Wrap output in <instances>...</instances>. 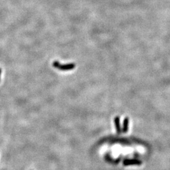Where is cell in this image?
<instances>
[{"label":"cell","instance_id":"cell-1","mask_svg":"<svg viewBox=\"0 0 170 170\" xmlns=\"http://www.w3.org/2000/svg\"><path fill=\"white\" fill-rule=\"evenodd\" d=\"M53 66L56 68H58L60 70H62V71H67V70H71L75 68L74 64H67L62 65L58 61H54L53 62Z\"/></svg>","mask_w":170,"mask_h":170},{"label":"cell","instance_id":"cell-2","mask_svg":"<svg viewBox=\"0 0 170 170\" xmlns=\"http://www.w3.org/2000/svg\"><path fill=\"white\" fill-rule=\"evenodd\" d=\"M142 162L138 160H126L124 161V165L125 166H128V165H139L141 164Z\"/></svg>","mask_w":170,"mask_h":170},{"label":"cell","instance_id":"cell-3","mask_svg":"<svg viewBox=\"0 0 170 170\" xmlns=\"http://www.w3.org/2000/svg\"><path fill=\"white\" fill-rule=\"evenodd\" d=\"M114 122H115V126H116V132L118 134H119L120 132V118H119L118 116H116V117L114 118Z\"/></svg>","mask_w":170,"mask_h":170},{"label":"cell","instance_id":"cell-4","mask_svg":"<svg viewBox=\"0 0 170 170\" xmlns=\"http://www.w3.org/2000/svg\"><path fill=\"white\" fill-rule=\"evenodd\" d=\"M128 118H126L124 120L123 124V132H127L128 130Z\"/></svg>","mask_w":170,"mask_h":170},{"label":"cell","instance_id":"cell-5","mask_svg":"<svg viewBox=\"0 0 170 170\" xmlns=\"http://www.w3.org/2000/svg\"><path fill=\"white\" fill-rule=\"evenodd\" d=\"M1 72H2V70L0 69V76H1Z\"/></svg>","mask_w":170,"mask_h":170}]
</instances>
